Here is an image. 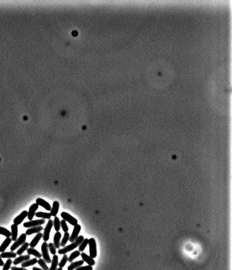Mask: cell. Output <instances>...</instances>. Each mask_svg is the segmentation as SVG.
I'll list each match as a JSON object with an SVG mask.
<instances>
[{
    "instance_id": "cell-21",
    "label": "cell",
    "mask_w": 232,
    "mask_h": 270,
    "mask_svg": "<svg viewBox=\"0 0 232 270\" xmlns=\"http://www.w3.org/2000/svg\"><path fill=\"white\" fill-rule=\"evenodd\" d=\"M38 262V260L36 258H34L32 259H29L27 261H25L24 262L22 263V268H26L29 267L31 266H33L36 264Z\"/></svg>"
},
{
    "instance_id": "cell-11",
    "label": "cell",
    "mask_w": 232,
    "mask_h": 270,
    "mask_svg": "<svg viewBox=\"0 0 232 270\" xmlns=\"http://www.w3.org/2000/svg\"><path fill=\"white\" fill-rule=\"evenodd\" d=\"M36 202L39 205L43 207L47 211H50V210L52 209V207L50 204L46 200H44V199H42V198H38L37 199Z\"/></svg>"
},
{
    "instance_id": "cell-29",
    "label": "cell",
    "mask_w": 232,
    "mask_h": 270,
    "mask_svg": "<svg viewBox=\"0 0 232 270\" xmlns=\"http://www.w3.org/2000/svg\"><path fill=\"white\" fill-rule=\"evenodd\" d=\"M70 234L68 232L65 233L64 234L63 238H62L61 242L60 243V246L62 247H65L66 244L67 243V241H68L70 238Z\"/></svg>"
},
{
    "instance_id": "cell-32",
    "label": "cell",
    "mask_w": 232,
    "mask_h": 270,
    "mask_svg": "<svg viewBox=\"0 0 232 270\" xmlns=\"http://www.w3.org/2000/svg\"><path fill=\"white\" fill-rule=\"evenodd\" d=\"M67 261H68V257L66 254H64L62 257V259L61 260L60 262L58 263L59 268H63L65 266Z\"/></svg>"
},
{
    "instance_id": "cell-42",
    "label": "cell",
    "mask_w": 232,
    "mask_h": 270,
    "mask_svg": "<svg viewBox=\"0 0 232 270\" xmlns=\"http://www.w3.org/2000/svg\"><path fill=\"white\" fill-rule=\"evenodd\" d=\"M56 270H63V269L61 268H59L57 269Z\"/></svg>"
},
{
    "instance_id": "cell-40",
    "label": "cell",
    "mask_w": 232,
    "mask_h": 270,
    "mask_svg": "<svg viewBox=\"0 0 232 270\" xmlns=\"http://www.w3.org/2000/svg\"><path fill=\"white\" fill-rule=\"evenodd\" d=\"M33 270H44L43 269H42L39 268H38V267H34L32 269Z\"/></svg>"
},
{
    "instance_id": "cell-2",
    "label": "cell",
    "mask_w": 232,
    "mask_h": 270,
    "mask_svg": "<svg viewBox=\"0 0 232 270\" xmlns=\"http://www.w3.org/2000/svg\"><path fill=\"white\" fill-rule=\"evenodd\" d=\"M41 251H42V255L45 261L48 264L52 263V259H50V256L49 255L48 244L47 242L45 241L44 243H43L42 244Z\"/></svg>"
},
{
    "instance_id": "cell-33",
    "label": "cell",
    "mask_w": 232,
    "mask_h": 270,
    "mask_svg": "<svg viewBox=\"0 0 232 270\" xmlns=\"http://www.w3.org/2000/svg\"><path fill=\"white\" fill-rule=\"evenodd\" d=\"M38 264L41 266V268L43 269L44 270H49L50 268L47 266V265L46 264V262L43 259L39 258V259L38 260Z\"/></svg>"
},
{
    "instance_id": "cell-17",
    "label": "cell",
    "mask_w": 232,
    "mask_h": 270,
    "mask_svg": "<svg viewBox=\"0 0 232 270\" xmlns=\"http://www.w3.org/2000/svg\"><path fill=\"white\" fill-rule=\"evenodd\" d=\"M59 203L57 201H55L53 202L52 207V209L50 210V214L52 216L55 217L57 215L58 211H59Z\"/></svg>"
},
{
    "instance_id": "cell-34",
    "label": "cell",
    "mask_w": 232,
    "mask_h": 270,
    "mask_svg": "<svg viewBox=\"0 0 232 270\" xmlns=\"http://www.w3.org/2000/svg\"><path fill=\"white\" fill-rule=\"evenodd\" d=\"M48 248H49V250L50 251V253L52 255H55L56 254V252H57L56 251V247H55L53 243H49V244H48Z\"/></svg>"
},
{
    "instance_id": "cell-9",
    "label": "cell",
    "mask_w": 232,
    "mask_h": 270,
    "mask_svg": "<svg viewBox=\"0 0 232 270\" xmlns=\"http://www.w3.org/2000/svg\"><path fill=\"white\" fill-rule=\"evenodd\" d=\"M27 216V211L24 210V211H22L19 215L17 216V217H15L14 219V224H15L16 225H17V226L20 224Z\"/></svg>"
},
{
    "instance_id": "cell-22",
    "label": "cell",
    "mask_w": 232,
    "mask_h": 270,
    "mask_svg": "<svg viewBox=\"0 0 232 270\" xmlns=\"http://www.w3.org/2000/svg\"><path fill=\"white\" fill-rule=\"evenodd\" d=\"M27 252L28 255H33L34 256L36 257V258H41V257L42 256V254L40 253L38 251H37L36 249H34V248H31H31H28L27 250Z\"/></svg>"
},
{
    "instance_id": "cell-3",
    "label": "cell",
    "mask_w": 232,
    "mask_h": 270,
    "mask_svg": "<svg viewBox=\"0 0 232 270\" xmlns=\"http://www.w3.org/2000/svg\"><path fill=\"white\" fill-rule=\"evenodd\" d=\"M88 245L90 248V255L91 258H96L97 256V246L96 240L94 238L88 239Z\"/></svg>"
},
{
    "instance_id": "cell-39",
    "label": "cell",
    "mask_w": 232,
    "mask_h": 270,
    "mask_svg": "<svg viewBox=\"0 0 232 270\" xmlns=\"http://www.w3.org/2000/svg\"><path fill=\"white\" fill-rule=\"evenodd\" d=\"M4 265V262L3 261V260L2 259V258H1V255H0V266H3Z\"/></svg>"
},
{
    "instance_id": "cell-20",
    "label": "cell",
    "mask_w": 232,
    "mask_h": 270,
    "mask_svg": "<svg viewBox=\"0 0 232 270\" xmlns=\"http://www.w3.org/2000/svg\"><path fill=\"white\" fill-rule=\"evenodd\" d=\"M12 241L11 238H6V240L2 243L1 246H0V252H4L7 248V247L9 246L11 242Z\"/></svg>"
},
{
    "instance_id": "cell-19",
    "label": "cell",
    "mask_w": 232,
    "mask_h": 270,
    "mask_svg": "<svg viewBox=\"0 0 232 270\" xmlns=\"http://www.w3.org/2000/svg\"><path fill=\"white\" fill-rule=\"evenodd\" d=\"M84 263V261L82 260H79V261H76L74 262H72L70 265L69 266L67 269L68 270H74L75 269L80 267L81 266L83 265Z\"/></svg>"
},
{
    "instance_id": "cell-7",
    "label": "cell",
    "mask_w": 232,
    "mask_h": 270,
    "mask_svg": "<svg viewBox=\"0 0 232 270\" xmlns=\"http://www.w3.org/2000/svg\"><path fill=\"white\" fill-rule=\"evenodd\" d=\"M61 216L62 218L63 219V220L68 222L72 226H74L78 224V220L75 218L73 217L70 214H69L68 213L62 212L61 213Z\"/></svg>"
},
{
    "instance_id": "cell-4",
    "label": "cell",
    "mask_w": 232,
    "mask_h": 270,
    "mask_svg": "<svg viewBox=\"0 0 232 270\" xmlns=\"http://www.w3.org/2000/svg\"><path fill=\"white\" fill-rule=\"evenodd\" d=\"M53 225V221L52 219H49V221L47 222V224L45 228L44 234H43V240L45 242L48 241L50 239V231L52 230Z\"/></svg>"
},
{
    "instance_id": "cell-15",
    "label": "cell",
    "mask_w": 232,
    "mask_h": 270,
    "mask_svg": "<svg viewBox=\"0 0 232 270\" xmlns=\"http://www.w3.org/2000/svg\"><path fill=\"white\" fill-rule=\"evenodd\" d=\"M43 238V234L40 233H38L36 236L31 241V243H29V246H30L31 248H34L38 244L41 238Z\"/></svg>"
},
{
    "instance_id": "cell-30",
    "label": "cell",
    "mask_w": 232,
    "mask_h": 270,
    "mask_svg": "<svg viewBox=\"0 0 232 270\" xmlns=\"http://www.w3.org/2000/svg\"><path fill=\"white\" fill-rule=\"evenodd\" d=\"M80 255V251H73V252L70 254L69 257H68V262H69L70 263L72 262L73 260H74L75 259L77 258L78 257H79Z\"/></svg>"
},
{
    "instance_id": "cell-1",
    "label": "cell",
    "mask_w": 232,
    "mask_h": 270,
    "mask_svg": "<svg viewBox=\"0 0 232 270\" xmlns=\"http://www.w3.org/2000/svg\"><path fill=\"white\" fill-rule=\"evenodd\" d=\"M84 239L83 236H80L78 237L77 239L74 242L72 243L71 244H69L68 246H65L63 248L59 249L58 251V253L59 254H65L67 252H70L71 251H73L74 249L76 248L82 243V241Z\"/></svg>"
},
{
    "instance_id": "cell-10",
    "label": "cell",
    "mask_w": 232,
    "mask_h": 270,
    "mask_svg": "<svg viewBox=\"0 0 232 270\" xmlns=\"http://www.w3.org/2000/svg\"><path fill=\"white\" fill-rule=\"evenodd\" d=\"M39 208V205L37 203H34L32 205H31L29 209V211H28V219L30 221L32 220L34 216L35 215L36 211Z\"/></svg>"
},
{
    "instance_id": "cell-41",
    "label": "cell",
    "mask_w": 232,
    "mask_h": 270,
    "mask_svg": "<svg viewBox=\"0 0 232 270\" xmlns=\"http://www.w3.org/2000/svg\"><path fill=\"white\" fill-rule=\"evenodd\" d=\"M72 33H73V35L74 36H77L78 32H77V31H75L73 32Z\"/></svg>"
},
{
    "instance_id": "cell-26",
    "label": "cell",
    "mask_w": 232,
    "mask_h": 270,
    "mask_svg": "<svg viewBox=\"0 0 232 270\" xmlns=\"http://www.w3.org/2000/svg\"><path fill=\"white\" fill-rule=\"evenodd\" d=\"M29 246V243H27V242H25L24 244H22V247L18 249V251H17V255H19V256L22 255L23 253V252H25V251L27 250Z\"/></svg>"
},
{
    "instance_id": "cell-12",
    "label": "cell",
    "mask_w": 232,
    "mask_h": 270,
    "mask_svg": "<svg viewBox=\"0 0 232 270\" xmlns=\"http://www.w3.org/2000/svg\"><path fill=\"white\" fill-rule=\"evenodd\" d=\"M80 256L82 257L83 260L84 262L87 263L88 265L93 266L95 265L96 262L94 261V259L93 258H91L90 256L87 255V254L84 252H82V253L80 254Z\"/></svg>"
},
{
    "instance_id": "cell-25",
    "label": "cell",
    "mask_w": 232,
    "mask_h": 270,
    "mask_svg": "<svg viewBox=\"0 0 232 270\" xmlns=\"http://www.w3.org/2000/svg\"><path fill=\"white\" fill-rule=\"evenodd\" d=\"M17 254L14 252H4L1 254V258H14L17 256Z\"/></svg>"
},
{
    "instance_id": "cell-35",
    "label": "cell",
    "mask_w": 232,
    "mask_h": 270,
    "mask_svg": "<svg viewBox=\"0 0 232 270\" xmlns=\"http://www.w3.org/2000/svg\"><path fill=\"white\" fill-rule=\"evenodd\" d=\"M61 227L62 228V230L64 233L68 232L69 230V228L67 226V223L66 222V221L63 220H61L60 221Z\"/></svg>"
},
{
    "instance_id": "cell-24",
    "label": "cell",
    "mask_w": 232,
    "mask_h": 270,
    "mask_svg": "<svg viewBox=\"0 0 232 270\" xmlns=\"http://www.w3.org/2000/svg\"><path fill=\"white\" fill-rule=\"evenodd\" d=\"M35 215L37 217L42 218V219H50L52 215L50 213H44V212H37L36 213Z\"/></svg>"
},
{
    "instance_id": "cell-5",
    "label": "cell",
    "mask_w": 232,
    "mask_h": 270,
    "mask_svg": "<svg viewBox=\"0 0 232 270\" xmlns=\"http://www.w3.org/2000/svg\"><path fill=\"white\" fill-rule=\"evenodd\" d=\"M26 236L27 235L26 234L23 233L20 236V237L14 241V243H13L11 247V251L12 252L16 250V249L18 247H19L20 246H22L25 243Z\"/></svg>"
},
{
    "instance_id": "cell-36",
    "label": "cell",
    "mask_w": 232,
    "mask_h": 270,
    "mask_svg": "<svg viewBox=\"0 0 232 270\" xmlns=\"http://www.w3.org/2000/svg\"><path fill=\"white\" fill-rule=\"evenodd\" d=\"M12 261L11 259H8L4 265L3 268L2 270H9L11 268V265L12 264Z\"/></svg>"
},
{
    "instance_id": "cell-37",
    "label": "cell",
    "mask_w": 232,
    "mask_h": 270,
    "mask_svg": "<svg viewBox=\"0 0 232 270\" xmlns=\"http://www.w3.org/2000/svg\"><path fill=\"white\" fill-rule=\"evenodd\" d=\"M93 268L91 266H80L75 269V270H93Z\"/></svg>"
},
{
    "instance_id": "cell-23",
    "label": "cell",
    "mask_w": 232,
    "mask_h": 270,
    "mask_svg": "<svg viewBox=\"0 0 232 270\" xmlns=\"http://www.w3.org/2000/svg\"><path fill=\"white\" fill-rule=\"evenodd\" d=\"M58 257L57 255H53L52 260V265L49 270H56L57 267L58 265Z\"/></svg>"
},
{
    "instance_id": "cell-6",
    "label": "cell",
    "mask_w": 232,
    "mask_h": 270,
    "mask_svg": "<svg viewBox=\"0 0 232 270\" xmlns=\"http://www.w3.org/2000/svg\"><path fill=\"white\" fill-rule=\"evenodd\" d=\"M45 219H38V220H31L29 222H26L23 224L24 227L27 228H32L34 227H37V226H41L42 225L44 224L45 223Z\"/></svg>"
},
{
    "instance_id": "cell-27",
    "label": "cell",
    "mask_w": 232,
    "mask_h": 270,
    "mask_svg": "<svg viewBox=\"0 0 232 270\" xmlns=\"http://www.w3.org/2000/svg\"><path fill=\"white\" fill-rule=\"evenodd\" d=\"M53 226H54L55 231L59 232L61 228L60 221L59 220V218L57 216L55 217V218H54Z\"/></svg>"
},
{
    "instance_id": "cell-38",
    "label": "cell",
    "mask_w": 232,
    "mask_h": 270,
    "mask_svg": "<svg viewBox=\"0 0 232 270\" xmlns=\"http://www.w3.org/2000/svg\"><path fill=\"white\" fill-rule=\"evenodd\" d=\"M11 270H28L24 268H18V267H15V266H14V267H12L11 268Z\"/></svg>"
},
{
    "instance_id": "cell-28",
    "label": "cell",
    "mask_w": 232,
    "mask_h": 270,
    "mask_svg": "<svg viewBox=\"0 0 232 270\" xmlns=\"http://www.w3.org/2000/svg\"><path fill=\"white\" fill-rule=\"evenodd\" d=\"M88 244V238H84L82 243L79 245V251L80 252H83V251L85 249V247H87V245Z\"/></svg>"
},
{
    "instance_id": "cell-18",
    "label": "cell",
    "mask_w": 232,
    "mask_h": 270,
    "mask_svg": "<svg viewBox=\"0 0 232 270\" xmlns=\"http://www.w3.org/2000/svg\"><path fill=\"white\" fill-rule=\"evenodd\" d=\"M11 240L12 241H15L17 239L18 235V226L15 224H13L11 226Z\"/></svg>"
},
{
    "instance_id": "cell-13",
    "label": "cell",
    "mask_w": 232,
    "mask_h": 270,
    "mask_svg": "<svg viewBox=\"0 0 232 270\" xmlns=\"http://www.w3.org/2000/svg\"><path fill=\"white\" fill-rule=\"evenodd\" d=\"M43 229H44V228H43L42 226H41L30 228L26 230L25 234H26V235H31L32 234L40 233Z\"/></svg>"
},
{
    "instance_id": "cell-31",
    "label": "cell",
    "mask_w": 232,
    "mask_h": 270,
    "mask_svg": "<svg viewBox=\"0 0 232 270\" xmlns=\"http://www.w3.org/2000/svg\"><path fill=\"white\" fill-rule=\"evenodd\" d=\"M0 234L4 236L6 238H9L11 236V233L9 230L2 227H0Z\"/></svg>"
},
{
    "instance_id": "cell-8",
    "label": "cell",
    "mask_w": 232,
    "mask_h": 270,
    "mask_svg": "<svg viewBox=\"0 0 232 270\" xmlns=\"http://www.w3.org/2000/svg\"><path fill=\"white\" fill-rule=\"evenodd\" d=\"M80 230H81V226L80 225L77 224L74 226L72 233L71 235L70 236V238L69 240L71 243L74 242L77 239L78 237H79L78 236L80 232Z\"/></svg>"
},
{
    "instance_id": "cell-14",
    "label": "cell",
    "mask_w": 232,
    "mask_h": 270,
    "mask_svg": "<svg viewBox=\"0 0 232 270\" xmlns=\"http://www.w3.org/2000/svg\"><path fill=\"white\" fill-rule=\"evenodd\" d=\"M30 256L28 254L25 255H20L18 257L15 258L13 262V264L14 265H17L19 264L20 263H22L25 261H27L28 260L30 259Z\"/></svg>"
},
{
    "instance_id": "cell-16",
    "label": "cell",
    "mask_w": 232,
    "mask_h": 270,
    "mask_svg": "<svg viewBox=\"0 0 232 270\" xmlns=\"http://www.w3.org/2000/svg\"><path fill=\"white\" fill-rule=\"evenodd\" d=\"M61 238V234L59 232H56L53 238V244L56 248L59 249L60 246V239Z\"/></svg>"
}]
</instances>
